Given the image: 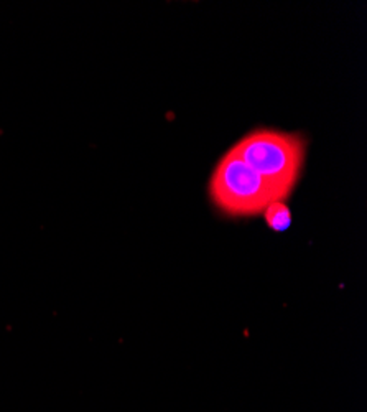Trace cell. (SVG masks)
I'll return each mask as SVG.
<instances>
[{
    "label": "cell",
    "instance_id": "obj_1",
    "mask_svg": "<svg viewBox=\"0 0 367 412\" xmlns=\"http://www.w3.org/2000/svg\"><path fill=\"white\" fill-rule=\"evenodd\" d=\"M307 144L296 134L277 129H255L232 145L231 150L264 178L285 200L301 175Z\"/></svg>",
    "mask_w": 367,
    "mask_h": 412
},
{
    "label": "cell",
    "instance_id": "obj_3",
    "mask_svg": "<svg viewBox=\"0 0 367 412\" xmlns=\"http://www.w3.org/2000/svg\"><path fill=\"white\" fill-rule=\"evenodd\" d=\"M262 214H264L267 226L272 229V231H277V233L287 231L290 225H292V211H290V208L283 200L272 201V203L264 209Z\"/></svg>",
    "mask_w": 367,
    "mask_h": 412
},
{
    "label": "cell",
    "instance_id": "obj_2",
    "mask_svg": "<svg viewBox=\"0 0 367 412\" xmlns=\"http://www.w3.org/2000/svg\"><path fill=\"white\" fill-rule=\"evenodd\" d=\"M209 197L214 206L234 218L262 214L272 201L282 200L272 185L242 162L231 149L219 158L211 173Z\"/></svg>",
    "mask_w": 367,
    "mask_h": 412
}]
</instances>
